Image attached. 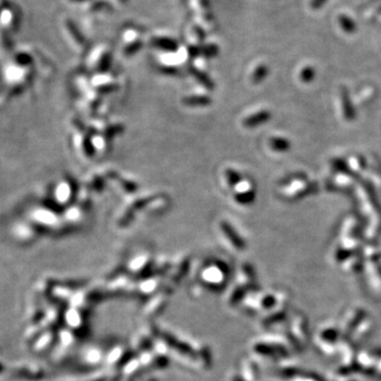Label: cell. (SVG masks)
<instances>
[{"label":"cell","instance_id":"cell-3","mask_svg":"<svg viewBox=\"0 0 381 381\" xmlns=\"http://www.w3.org/2000/svg\"><path fill=\"white\" fill-rule=\"evenodd\" d=\"M313 74H315V72H313V70L311 69L310 67H306L305 69L302 71L301 73V78L303 81L305 82H308L310 81L312 78H313Z\"/></svg>","mask_w":381,"mask_h":381},{"label":"cell","instance_id":"cell-5","mask_svg":"<svg viewBox=\"0 0 381 381\" xmlns=\"http://www.w3.org/2000/svg\"><path fill=\"white\" fill-rule=\"evenodd\" d=\"M326 1L327 0H312L311 7L313 8V10H318V8L323 5Z\"/></svg>","mask_w":381,"mask_h":381},{"label":"cell","instance_id":"cell-4","mask_svg":"<svg viewBox=\"0 0 381 381\" xmlns=\"http://www.w3.org/2000/svg\"><path fill=\"white\" fill-rule=\"evenodd\" d=\"M272 146L276 149H279V150H284L288 147V144L286 141L282 140V139H275L272 141Z\"/></svg>","mask_w":381,"mask_h":381},{"label":"cell","instance_id":"cell-1","mask_svg":"<svg viewBox=\"0 0 381 381\" xmlns=\"http://www.w3.org/2000/svg\"><path fill=\"white\" fill-rule=\"evenodd\" d=\"M339 22H340L342 29L347 33H352L356 29V25H355L354 21L350 18V17H347L345 15L340 16V18H339Z\"/></svg>","mask_w":381,"mask_h":381},{"label":"cell","instance_id":"cell-2","mask_svg":"<svg viewBox=\"0 0 381 381\" xmlns=\"http://www.w3.org/2000/svg\"><path fill=\"white\" fill-rule=\"evenodd\" d=\"M268 119V114L266 113H262V114H259L257 116H255V120H252V119H250V120L247 121V124L248 125H255V124H258V123H261V122H265Z\"/></svg>","mask_w":381,"mask_h":381}]
</instances>
